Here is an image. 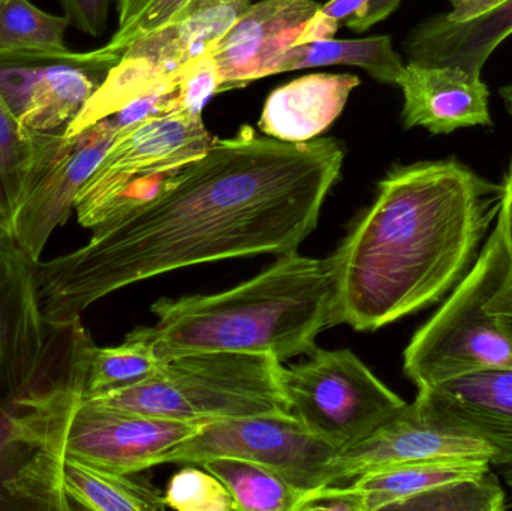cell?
Returning a JSON list of instances; mask_svg holds the SVG:
<instances>
[{"label": "cell", "instance_id": "2e32d148", "mask_svg": "<svg viewBox=\"0 0 512 511\" xmlns=\"http://www.w3.org/2000/svg\"><path fill=\"white\" fill-rule=\"evenodd\" d=\"M319 8L316 0L252 2L212 47L221 80L219 93L267 77L274 60L301 44Z\"/></svg>", "mask_w": 512, "mask_h": 511}, {"label": "cell", "instance_id": "4dcf8cb0", "mask_svg": "<svg viewBox=\"0 0 512 511\" xmlns=\"http://www.w3.org/2000/svg\"><path fill=\"white\" fill-rule=\"evenodd\" d=\"M191 2L192 0H149L134 20L129 21L126 26L117 27L107 47L114 51L125 50L140 36L155 32L176 21Z\"/></svg>", "mask_w": 512, "mask_h": 511}, {"label": "cell", "instance_id": "4fadbf2b", "mask_svg": "<svg viewBox=\"0 0 512 511\" xmlns=\"http://www.w3.org/2000/svg\"><path fill=\"white\" fill-rule=\"evenodd\" d=\"M206 423L183 422L81 401L68 434L69 456L120 474H137L162 459Z\"/></svg>", "mask_w": 512, "mask_h": 511}, {"label": "cell", "instance_id": "7a4b0ae2", "mask_svg": "<svg viewBox=\"0 0 512 511\" xmlns=\"http://www.w3.org/2000/svg\"><path fill=\"white\" fill-rule=\"evenodd\" d=\"M502 185L457 159L397 164L330 260L333 324L372 332L439 302L498 218Z\"/></svg>", "mask_w": 512, "mask_h": 511}, {"label": "cell", "instance_id": "603a6c76", "mask_svg": "<svg viewBox=\"0 0 512 511\" xmlns=\"http://www.w3.org/2000/svg\"><path fill=\"white\" fill-rule=\"evenodd\" d=\"M492 462L477 459H441L369 471L354 479L366 498L367 511L397 510L405 501L444 483L481 476Z\"/></svg>", "mask_w": 512, "mask_h": 511}, {"label": "cell", "instance_id": "ffe728a7", "mask_svg": "<svg viewBox=\"0 0 512 511\" xmlns=\"http://www.w3.org/2000/svg\"><path fill=\"white\" fill-rule=\"evenodd\" d=\"M360 83L351 74L303 75L267 96L258 129L288 143L315 140L339 119Z\"/></svg>", "mask_w": 512, "mask_h": 511}, {"label": "cell", "instance_id": "f1b7e54d", "mask_svg": "<svg viewBox=\"0 0 512 511\" xmlns=\"http://www.w3.org/2000/svg\"><path fill=\"white\" fill-rule=\"evenodd\" d=\"M164 501L167 507L180 511L237 510L227 488L204 468L188 467L174 474L165 489Z\"/></svg>", "mask_w": 512, "mask_h": 511}, {"label": "cell", "instance_id": "7402d4cb", "mask_svg": "<svg viewBox=\"0 0 512 511\" xmlns=\"http://www.w3.org/2000/svg\"><path fill=\"white\" fill-rule=\"evenodd\" d=\"M348 65L364 69L379 83L399 87L406 63L388 35L361 39L325 38L288 48L268 69L270 75L319 66Z\"/></svg>", "mask_w": 512, "mask_h": 511}, {"label": "cell", "instance_id": "484cf974", "mask_svg": "<svg viewBox=\"0 0 512 511\" xmlns=\"http://www.w3.org/2000/svg\"><path fill=\"white\" fill-rule=\"evenodd\" d=\"M162 365L164 360L138 329L129 333L123 344L117 347L93 345L87 363L83 399L140 386L155 377Z\"/></svg>", "mask_w": 512, "mask_h": 511}, {"label": "cell", "instance_id": "4316f807", "mask_svg": "<svg viewBox=\"0 0 512 511\" xmlns=\"http://www.w3.org/2000/svg\"><path fill=\"white\" fill-rule=\"evenodd\" d=\"M200 467L209 471L233 497L237 510L295 511L303 494L282 477L245 459H207Z\"/></svg>", "mask_w": 512, "mask_h": 511}, {"label": "cell", "instance_id": "83f0119b", "mask_svg": "<svg viewBox=\"0 0 512 511\" xmlns=\"http://www.w3.org/2000/svg\"><path fill=\"white\" fill-rule=\"evenodd\" d=\"M507 507V494L492 470L469 479L444 483L405 501L397 510L421 511H501Z\"/></svg>", "mask_w": 512, "mask_h": 511}, {"label": "cell", "instance_id": "f35d334b", "mask_svg": "<svg viewBox=\"0 0 512 511\" xmlns=\"http://www.w3.org/2000/svg\"><path fill=\"white\" fill-rule=\"evenodd\" d=\"M501 96L504 99L505 105H507L508 113L512 116V84L502 87Z\"/></svg>", "mask_w": 512, "mask_h": 511}, {"label": "cell", "instance_id": "d4e9b609", "mask_svg": "<svg viewBox=\"0 0 512 511\" xmlns=\"http://www.w3.org/2000/svg\"><path fill=\"white\" fill-rule=\"evenodd\" d=\"M65 15L42 11L29 0H0V62L68 54Z\"/></svg>", "mask_w": 512, "mask_h": 511}, {"label": "cell", "instance_id": "ba28073f", "mask_svg": "<svg viewBox=\"0 0 512 511\" xmlns=\"http://www.w3.org/2000/svg\"><path fill=\"white\" fill-rule=\"evenodd\" d=\"M203 117L174 111L150 117L117 131L101 164L75 200L81 227L90 228L108 215L143 198V186L170 177L207 152L213 141Z\"/></svg>", "mask_w": 512, "mask_h": 511}, {"label": "cell", "instance_id": "9c48e42d", "mask_svg": "<svg viewBox=\"0 0 512 511\" xmlns=\"http://www.w3.org/2000/svg\"><path fill=\"white\" fill-rule=\"evenodd\" d=\"M33 263L14 237L0 239V408L92 341L81 317L68 323L45 318L36 297Z\"/></svg>", "mask_w": 512, "mask_h": 511}, {"label": "cell", "instance_id": "8fae6325", "mask_svg": "<svg viewBox=\"0 0 512 511\" xmlns=\"http://www.w3.org/2000/svg\"><path fill=\"white\" fill-rule=\"evenodd\" d=\"M248 6L242 2L203 6L132 41L63 137L81 134L128 102L165 86L180 69L210 50Z\"/></svg>", "mask_w": 512, "mask_h": 511}, {"label": "cell", "instance_id": "277c9868", "mask_svg": "<svg viewBox=\"0 0 512 511\" xmlns=\"http://www.w3.org/2000/svg\"><path fill=\"white\" fill-rule=\"evenodd\" d=\"M403 371L418 390L512 371V269L501 213L465 278L409 342Z\"/></svg>", "mask_w": 512, "mask_h": 511}, {"label": "cell", "instance_id": "6da1fadb", "mask_svg": "<svg viewBox=\"0 0 512 511\" xmlns=\"http://www.w3.org/2000/svg\"><path fill=\"white\" fill-rule=\"evenodd\" d=\"M343 161L334 138L288 143L242 126L143 200L114 210L86 245L35 261L39 308L68 323L114 291L164 273L295 252L318 227Z\"/></svg>", "mask_w": 512, "mask_h": 511}, {"label": "cell", "instance_id": "e0dca14e", "mask_svg": "<svg viewBox=\"0 0 512 511\" xmlns=\"http://www.w3.org/2000/svg\"><path fill=\"white\" fill-rule=\"evenodd\" d=\"M451 11L414 27L403 42L408 63L459 66L481 75L512 35V0H448Z\"/></svg>", "mask_w": 512, "mask_h": 511}, {"label": "cell", "instance_id": "30bf717a", "mask_svg": "<svg viewBox=\"0 0 512 511\" xmlns=\"http://www.w3.org/2000/svg\"><path fill=\"white\" fill-rule=\"evenodd\" d=\"M339 450L313 435L292 413L261 414L206 423L171 450L162 464L245 459L282 477L301 494L339 483Z\"/></svg>", "mask_w": 512, "mask_h": 511}, {"label": "cell", "instance_id": "d6a6232c", "mask_svg": "<svg viewBox=\"0 0 512 511\" xmlns=\"http://www.w3.org/2000/svg\"><path fill=\"white\" fill-rule=\"evenodd\" d=\"M367 511L363 492L352 483L348 488L322 486L301 497L295 511Z\"/></svg>", "mask_w": 512, "mask_h": 511}, {"label": "cell", "instance_id": "ac0fdd59", "mask_svg": "<svg viewBox=\"0 0 512 511\" xmlns=\"http://www.w3.org/2000/svg\"><path fill=\"white\" fill-rule=\"evenodd\" d=\"M402 125L448 135L463 128L492 125L490 90L481 75L459 66L406 63L399 84Z\"/></svg>", "mask_w": 512, "mask_h": 511}, {"label": "cell", "instance_id": "e575fe53", "mask_svg": "<svg viewBox=\"0 0 512 511\" xmlns=\"http://www.w3.org/2000/svg\"><path fill=\"white\" fill-rule=\"evenodd\" d=\"M501 185L502 203L499 213H501L502 219H504L505 240H507L508 257H510L512 269V161Z\"/></svg>", "mask_w": 512, "mask_h": 511}, {"label": "cell", "instance_id": "8d00e7d4", "mask_svg": "<svg viewBox=\"0 0 512 511\" xmlns=\"http://www.w3.org/2000/svg\"><path fill=\"white\" fill-rule=\"evenodd\" d=\"M227 2H242V3H248V5H251V3L254 2V0H192V2L189 3L188 6H186L185 11H183L182 14H180V17L177 18V20H180V18L186 17V15L192 14V12L197 11V9L203 8V6L213 5V3H227Z\"/></svg>", "mask_w": 512, "mask_h": 511}, {"label": "cell", "instance_id": "3957f363", "mask_svg": "<svg viewBox=\"0 0 512 511\" xmlns=\"http://www.w3.org/2000/svg\"><path fill=\"white\" fill-rule=\"evenodd\" d=\"M330 260L297 251L279 255L255 278L209 296L159 299L156 323L140 327L162 360L195 353H249L280 362L309 356L322 330L334 326Z\"/></svg>", "mask_w": 512, "mask_h": 511}, {"label": "cell", "instance_id": "44dd1931", "mask_svg": "<svg viewBox=\"0 0 512 511\" xmlns=\"http://www.w3.org/2000/svg\"><path fill=\"white\" fill-rule=\"evenodd\" d=\"M62 135L24 131L0 93V239L12 237L15 215Z\"/></svg>", "mask_w": 512, "mask_h": 511}, {"label": "cell", "instance_id": "d6986e66", "mask_svg": "<svg viewBox=\"0 0 512 511\" xmlns=\"http://www.w3.org/2000/svg\"><path fill=\"white\" fill-rule=\"evenodd\" d=\"M417 399L444 425L495 450L492 465L512 461V371H486L420 389Z\"/></svg>", "mask_w": 512, "mask_h": 511}, {"label": "cell", "instance_id": "7c38bea8", "mask_svg": "<svg viewBox=\"0 0 512 511\" xmlns=\"http://www.w3.org/2000/svg\"><path fill=\"white\" fill-rule=\"evenodd\" d=\"M122 53L104 45L87 53L0 62V93L24 131L65 132Z\"/></svg>", "mask_w": 512, "mask_h": 511}, {"label": "cell", "instance_id": "8992f818", "mask_svg": "<svg viewBox=\"0 0 512 511\" xmlns=\"http://www.w3.org/2000/svg\"><path fill=\"white\" fill-rule=\"evenodd\" d=\"M83 402L197 423L291 413L280 360L228 351L173 357L146 383Z\"/></svg>", "mask_w": 512, "mask_h": 511}, {"label": "cell", "instance_id": "836d02e7", "mask_svg": "<svg viewBox=\"0 0 512 511\" xmlns=\"http://www.w3.org/2000/svg\"><path fill=\"white\" fill-rule=\"evenodd\" d=\"M69 24L80 32L99 38L107 27L113 0H59Z\"/></svg>", "mask_w": 512, "mask_h": 511}, {"label": "cell", "instance_id": "f546056e", "mask_svg": "<svg viewBox=\"0 0 512 511\" xmlns=\"http://www.w3.org/2000/svg\"><path fill=\"white\" fill-rule=\"evenodd\" d=\"M221 80L212 48L183 68L180 78L182 110L201 114L207 102L219 93Z\"/></svg>", "mask_w": 512, "mask_h": 511}, {"label": "cell", "instance_id": "d590c367", "mask_svg": "<svg viewBox=\"0 0 512 511\" xmlns=\"http://www.w3.org/2000/svg\"><path fill=\"white\" fill-rule=\"evenodd\" d=\"M147 3L149 0H116L119 27L126 26L129 21L134 20Z\"/></svg>", "mask_w": 512, "mask_h": 511}, {"label": "cell", "instance_id": "52a82bcc", "mask_svg": "<svg viewBox=\"0 0 512 511\" xmlns=\"http://www.w3.org/2000/svg\"><path fill=\"white\" fill-rule=\"evenodd\" d=\"M282 386L291 413L339 452L366 440L408 405L351 350L316 348L304 362L282 366Z\"/></svg>", "mask_w": 512, "mask_h": 511}, {"label": "cell", "instance_id": "74e56055", "mask_svg": "<svg viewBox=\"0 0 512 511\" xmlns=\"http://www.w3.org/2000/svg\"><path fill=\"white\" fill-rule=\"evenodd\" d=\"M493 468H496L499 476H502V479L507 483L508 488L511 489L512 492V461L502 462V464L493 465Z\"/></svg>", "mask_w": 512, "mask_h": 511}, {"label": "cell", "instance_id": "5b68a950", "mask_svg": "<svg viewBox=\"0 0 512 511\" xmlns=\"http://www.w3.org/2000/svg\"><path fill=\"white\" fill-rule=\"evenodd\" d=\"M93 341L0 408V511H69L63 464Z\"/></svg>", "mask_w": 512, "mask_h": 511}, {"label": "cell", "instance_id": "9a60e30c", "mask_svg": "<svg viewBox=\"0 0 512 511\" xmlns=\"http://www.w3.org/2000/svg\"><path fill=\"white\" fill-rule=\"evenodd\" d=\"M441 459L493 462L495 450L480 438L439 422L415 398L366 440L339 453V483L381 468Z\"/></svg>", "mask_w": 512, "mask_h": 511}, {"label": "cell", "instance_id": "cb8c5ba5", "mask_svg": "<svg viewBox=\"0 0 512 511\" xmlns=\"http://www.w3.org/2000/svg\"><path fill=\"white\" fill-rule=\"evenodd\" d=\"M63 489L72 509L95 511H159L167 507L164 494L132 474L113 473L66 455Z\"/></svg>", "mask_w": 512, "mask_h": 511}, {"label": "cell", "instance_id": "5bb4252c", "mask_svg": "<svg viewBox=\"0 0 512 511\" xmlns=\"http://www.w3.org/2000/svg\"><path fill=\"white\" fill-rule=\"evenodd\" d=\"M116 134L111 120L102 119L81 134L60 138L30 186L12 227L15 242L33 261L41 258L53 231L75 212L78 192L101 164Z\"/></svg>", "mask_w": 512, "mask_h": 511}, {"label": "cell", "instance_id": "1f68e13d", "mask_svg": "<svg viewBox=\"0 0 512 511\" xmlns=\"http://www.w3.org/2000/svg\"><path fill=\"white\" fill-rule=\"evenodd\" d=\"M403 0H330L319 8V14L354 32H366L390 17Z\"/></svg>", "mask_w": 512, "mask_h": 511}]
</instances>
